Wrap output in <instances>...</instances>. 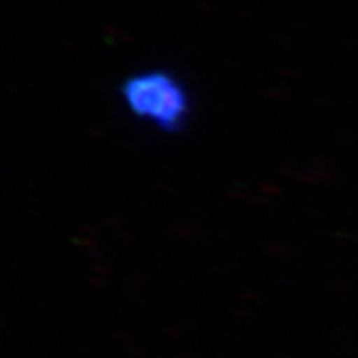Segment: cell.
<instances>
[{
  "instance_id": "1",
  "label": "cell",
  "mask_w": 358,
  "mask_h": 358,
  "mask_svg": "<svg viewBox=\"0 0 358 358\" xmlns=\"http://www.w3.org/2000/svg\"><path fill=\"white\" fill-rule=\"evenodd\" d=\"M119 97L136 121L165 134L179 132L192 113L189 88L172 71L161 68L128 76L119 88Z\"/></svg>"
}]
</instances>
